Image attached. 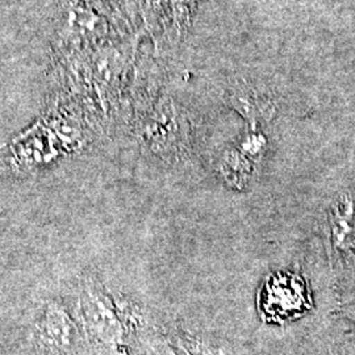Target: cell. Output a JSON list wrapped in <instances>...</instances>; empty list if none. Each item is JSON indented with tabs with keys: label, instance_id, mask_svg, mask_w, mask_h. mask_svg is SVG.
<instances>
[{
	"label": "cell",
	"instance_id": "obj_1",
	"mask_svg": "<svg viewBox=\"0 0 355 355\" xmlns=\"http://www.w3.org/2000/svg\"><path fill=\"white\" fill-rule=\"evenodd\" d=\"M268 290H271L280 296L286 297H272L263 296L262 297V308L267 318H291L299 315L305 308V288L297 279L288 277L287 287L286 277L274 278L271 283L267 284Z\"/></svg>",
	"mask_w": 355,
	"mask_h": 355
},
{
	"label": "cell",
	"instance_id": "obj_2",
	"mask_svg": "<svg viewBox=\"0 0 355 355\" xmlns=\"http://www.w3.org/2000/svg\"><path fill=\"white\" fill-rule=\"evenodd\" d=\"M40 338L49 354L73 355L76 338L74 327L60 309H48L40 325Z\"/></svg>",
	"mask_w": 355,
	"mask_h": 355
}]
</instances>
